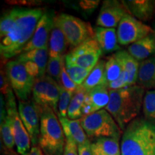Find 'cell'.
Masks as SVG:
<instances>
[{"instance_id": "24", "label": "cell", "mask_w": 155, "mask_h": 155, "mask_svg": "<svg viewBox=\"0 0 155 155\" xmlns=\"http://www.w3.org/2000/svg\"><path fill=\"white\" fill-rule=\"evenodd\" d=\"M105 65L106 61L104 60L98 61L84 82L81 85V88L88 93L96 87L102 86L108 87L105 78Z\"/></svg>"}, {"instance_id": "40", "label": "cell", "mask_w": 155, "mask_h": 155, "mask_svg": "<svg viewBox=\"0 0 155 155\" xmlns=\"http://www.w3.org/2000/svg\"><path fill=\"white\" fill-rule=\"evenodd\" d=\"M12 155H19V154H16L15 153V154H13ZM25 155H45V154L40 147L34 146L31 148L30 152H29L28 154H26Z\"/></svg>"}, {"instance_id": "32", "label": "cell", "mask_w": 155, "mask_h": 155, "mask_svg": "<svg viewBox=\"0 0 155 155\" xmlns=\"http://www.w3.org/2000/svg\"><path fill=\"white\" fill-rule=\"evenodd\" d=\"M73 95H74V93L69 91L61 85H60V98L59 102H58V113L57 115L67 117L68 109Z\"/></svg>"}, {"instance_id": "29", "label": "cell", "mask_w": 155, "mask_h": 155, "mask_svg": "<svg viewBox=\"0 0 155 155\" xmlns=\"http://www.w3.org/2000/svg\"><path fill=\"white\" fill-rule=\"evenodd\" d=\"M65 61V55L62 57L50 58L48 60L46 73L48 76L54 79L58 84L61 83V75L62 66Z\"/></svg>"}, {"instance_id": "19", "label": "cell", "mask_w": 155, "mask_h": 155, "mask_svg": "<svg viewBox=\"0 0 155 155\" xmlns=\"http://www.w3.org/2000/svg\"><path fill=\"white\" fill-rule=\"evenodd\" d=\"M127 51L139 62L152 57L155 55V32L130 45Z\"/></svg>"}, {"instance_id": "27", "label": "cell", "mask_w": 155, "mask_h": 155, "mask_svg": "<svg viewBox=\"0 0 155 155\" xmlns=\"http://www.w3.org/2000/svg\"><path fill=\"white\" fill-rule=\"evenodd\" d=\"M1 136L5 150L8 154H15L14 147L15 145L14 136H13L12 126L10 118L7 115L1 119Z\"/></svg>"}, {"instance_id": "5", "label": "cell", "mask_w": 155, "mask_h": 155, "mask_svg": "<svg viewBox=\"0 0 155 155\" xmlns=\"http://www.w3.org/2000/svg\"><path fill=\"white\" fill-rule=\"evenodd\" d=\"M81 123L90 138L108 137L119 139L121 136V129L106 109L83 116L81 119Z\"/></svg>"}, {"instance_id": "31", "label": "cell", "mask_w": 155, "mask_h": 155, "mask_svg": "<svg viewBox=\"0 0 155 155\" xmlns=\"http://www.w3.org/2000/svg\"><path fill=\"white\" fill-rule=\"evenodd\" d=\"M66 71L68 73L69 76L72 79L78 86H80L82 83L84 82L86 78L88 77L89 73L93 69H86L83 68L75 66V65H67L65 64Z\"/></svg>"}, {"instance_id": "22", "label": "cell", "mask_w": 155, "mask_h": 155, "mask_svg": "<svg viewBox=\"0 0 155 155\" xmlns=\"http://www.w3.org/2000/svg\"><path fill=\"white\" fill-rule=\"evenodd\" d=\"M16 60L21 63H25L27 61L33 62L38 65L41 77H43L45 75L48 60H49L48 45L45 48H40V49H35L26 52V53H21L20 55H18Z\"/></svg>"}, {"instance_id": "34", "label": "cell", "mask_w": 155, "mask_h": 155, "mask_svg": "<svg viewBox=\"0 0 155 155\" xmlns=\"http://www.w3.org/2000/svg\"><path fill=\"white\" fill-rule=\"evenodd\" d=\"M128 86V77L127 73L124 71L121 73L120 77L116 79L115 81L110 83L108 86L109 90H118Z\"/></svg>"}, {"instance_id": "25", "label": "cell", "mask_w": 155, "mask_h": 155, "mask_svg": "<svg viewBox=\"0 0 155 155\" xmlns=\"http://www.w3.org/2000/svg\"><path fill=\"white\" fill-rule=\"evenodd\" d=\"M68 41L61 30L54 25L50 33L48 49L50 58H58L65 55Z\"/></svg>"}, {"instance_id": "38", "label": "cell", "mask_w": 155, "mask_h": 155, "mask_svg": "<svg viewBox=\"0 0 155 155\" xmlns=\"http://www.w3.org/2000/svg\"><path fill=\"white\" fill-rule=\"evenodd\" d=\"M100 1L98 0H83L79 2L81 8L85 11H91L96 9L99 5Z\"/></svg>"}, {"instance_id": "2", "label": "cell", "mask_w": 155, "mask_h": 155, "mask_svg": "<svg viewBox=\"0 0 155 155\" xmlns=\"http://www.w3.org/2000/svg\"><path fill=\"white\" fill-rule=\"evenodd\" d=\"M110 101L106 110L115 119L121 130L134 120L143 107L144 89L139 85L118 90H109Z\"/></svg>"}, {"instance_id": "30", "label": "cell", "mask_w": 155, "mask_h": 155, "mask_svg": "<svg viewBox=\"0 0 155 155\" xmlns=\"http://www.w3.org/2000/svg\"><path fill=\"white\" fill-rule=\"evenodd\" d=\"M142 108L145 118L155 121V89L145 93Z\"/></svg>"}, {"instance_id": "39", "label": "cell", "mask_w": 155, "mask_h": 155, "mask_svg": "<svg viewBox=\"0 0 155 155\" xmlns=\"http://www.w3.org/2000/svg\"><path fill=\"white\" fill-rule=\"evenodd\" d=\"M91 143L90 141H87L86 144L79 145L78 147V154L79 155H93L91 152Z\"/></svg>"}, {"instance_id": "23", "label": "cell", "mask_w": 155, "mask_h": 155, "mask_svg": "<svg viewBox=\"0 0 155 155\" xmlns=\"http://www.w3.org/2000/svg\"><path fill=\"white\" fill-rule=\"evenodd\" d=\"M93 155H121L119 139L115 138L96 139L91 144Z\"/></svg>"}, {"instance_id": "13", "label": "cell", "mask_w": 155, "mask_h": 155, "mask_svg": "<svg viewBox=\"0 0 155 155\" xmlns=\"http://www.w3.org/2000/svg\"><path fill=\"white\" fill-rule=\"evenodd\" d=\"M129 12L124 5L116 0L104 1L96 20L98 27L105 28H115L122 19Z\"/></svg>"}, {"instance_id": "7", "label": "cell", "mask_w": 155, "mask_h": 155, "mask_svg": "<svg viewBox=\"0 0 155 155\" xmlns=\"http://www.w3.org/2000/svg\"><path fill=\"white\" fill-rule=\"evenodd\" d=\"M5 71L12 88L19 101H28L32 94L35 78L28 72L24 63L17 60L7 62Z\"/></svg>"}, {"instance_id": "14", "label": "cell", "mask_w": 155, "mask_h": 155, "mask_svg": "<svg viewBox=\"0 0 155 155\" xmlns=\"http://www.w3.org/2000/svg\"><path fill=\"white\" fill-rule=\"evenodd\" d=\"M55 15L52 12H45L37 25L33 35L23 48L22 53L35 49H40L48 45L50 33L55 25Z\"/></svg>"}, {"instance_id": "15", "label": "cell", "mask_w": 155, "mask_h": 155, "mask_svg": "<svg viewBox=\"0 0 155 155\" xmlns=\"http://www.w3.org/2000/svg\"><path fill=\"white\" fill-rule=\"evenodd\" d=\"M110 101L109 89L106 86L96 87L87 93L82 108L83 117L95 113L108 106Z\"/></svg>"}, {"instance_id": "21", "label": "cell", "mask_w": 155, "mask_h": 155, "mask_svg": "<svg viewBox=\"0 0 155 155\" xmlns=\"http://www.w3.org/2000/svg\"><path fill=\"white\" fill-rule=\"evenodd\" d=\"M121 63L124 71L128 77V86L137 85L140 63L128 53L127 50H119L114 53Z\"/></svg>"}, {"instance_id": "37", "label": "cell", "mask_w": 155, "mask_h": 155, "mask_svg": "<svg viewBox=\"0 0 155 155\" xmlns=\"http://www.w3.org/2000/svg\"><path fill=\"white\" fill-rule=\"evenodd\" d=\"M25 64V68H26L28 72L30 73V75H32V76L35 78H38L41 77L40 75V71L38 65L35 64L33 62L31 61H27L25 63H22Z\"/></svg>"}, {"instance_id": "16", "label": "cell", "mask_w": 155, "mask_h": 155, "mask_svg": "<svg viewBox=\"0 0 155 155\" xmlns=\"http://www.w3.org/2000/svg\"><path fill=\"white\" fill-rule=\"evenodd\" d=\"M94 39L98 42L102 53H109L120 50L117 31L115 28H105L96 26L94 28Z\"/></svg>"}, {"instance_id": "6", "label": "cell", "mask_w": 155, "mask_h": 155, "mask_svg": "<svg viewBox=\"0 0 155 155\" xmlns=\"http://www.w3.org/2000/svg\"><path fill=\"white\" fill-rule=\"evenodd\" d=\"M54 23L63 32L71 47L75 48L88 39L94 38V30L90 23L78 17L61 13L55 15Z\"/></svg>"}, {"instance_id": "18", "label": "cell", "mask_w": 155, "mask_h": 155, "mask_svg": "<svg viewBox=\"0 0 155 155\" xmlns=\"http://www.w3.org/2000/svg\"><path fill=\"white\" fill-rule=\"evenodd\" d=\"M132 15L141 22H147L152 19L155 14V1L152 0H128L122 1Z\"/></svg>"}, {"instance_id": "8", "label": "cell", "mask_w": 155, "mask_h": 155, "mask_svg": "<svg viewBox=\"0 0 155 155\" xmlns=\"http://www.w3.org/2000/svg\"><path fill=\"white\" fill-rule=\"evenodd\" d=\"M5 96L7 113L12 121L13 136H14L17 154L19 155H25L31 150L30 134L19 116L18 106L16 105L13 90L10 91Z\"/></svg>"}, {"instance_id": "26", "label": "cell", "mask_w": 155, "mask_h": 155, "mask_svg": "<svg viewBox=\"0 0 155 155\" xmlns=\"http://www.w3.org/2000/svg\"><path fill=\"white\" fill-rule=\"evenodd\" d=\"M87 93L80 86L78 87L73 95L68 109V117L70 119L77 120L83 117L82 108Z\"/></svg>"}, {"instance_id": "9", "label": "cell", "mask_w": 155, "mask_h": 155, "mask_svg": "<svg viewBox=\"0 0 155 155\" xmlns=\"http://www.w3.org/2000/svg\"><path fill=\"white\" fill-rule=\"evenodd\" d=\"M60 85L45 75L37 78L32 89V101L39 108L50 107L56 114L58 113Z\"/></svg>"}, {"instance_id": "12", "label": "cell", "mask_w": 155, "mask_h": 155, "mask_svg": "<svg viewBox=\"0 0 155 155\" xmlns=\"http://www.w3.org/2000/svg\"><path fill=\"white\" fill-rule=\"evenodd\" d=\"M19 114L30 134L31 143L37 146L40 133V114L38 106L33 101H19Z\"/></svg>"}, {"instance_id": "1", "label": "cell", "mask_w": 155, "mask_h": 155, "mask_svg": "<svg viewBox=\"0 0 155 155\" xmlns=\"http://www.w3.org/2000/svg\"><path fill=\"white\" fill-rule=\"evenodd\" d=\"M44 12L41 8L17 7L4 13L0 21L2 58L10 59L22 53Z\"/></svg>"}, {"instance_id": "28", "label": "cell", "mask_w": 155, "mask_h": 155, "mask_svg": "<svg viewBox=\"0 0 155 155\" xmlns=\"http://www.w3.org/2000/svg\"><path fill=\"white\" fill-rule=\"evenodd\" d=\"M123 72L124 70L121 64L116 55L113 54L108 57L105 65V78L107 86L119 78Z\"/></svg>"}, {"instance_id": "10", "label": "cell", "mask_w": 155, "mask_h": 155, "mask_svg": "<svg viewBox=\"0 0 155 155\" xmlns=\"http://www.w3.org/2000/svg\"><path fill=\"white\" fill-rule=\"evenodd\" d=\"M102 50L94 38L88 39L65 55V64L93 69L99 61Z\"/></svg>"}, {"instance_id": "4", "label": "cell", "mask_w": 155, "mask_h": 155, "mask_svg": "<svg viewBox=\"0 0 155 155\" xmlns=\"http://www.w3.org/2000/svg\"><path fill=\"white\" fill-rule=\"evenodd\" d=\"M39 109L40 114L39 147L45 155H63L66 139L57 114L50 107L39 108Z\"/></svg>"}, {"instance_id": "3", "label": "cell", "mask_w": 155, "mask_h": 155, "mask_svg": "<svg viewBox=\"0 0 155 155\" xmlns=\"http://www.w3.org/2000/svg\"><path fill=\"white\" fill-rule=\"evenodd\" d=\"M121 155H155V121L136 118L126 127L121 141Z\"/></svg>"}, {"instance_id": "17", "label": "cell", "mask_w": 155, "mask_h": 155, "mask_svg": "<svg viewBox=\"0 0 155 155\" xmlns=\"http://www.w3.org/2000/svg\"><path fill=\"white\" fill-rule=\"evenodd\" d=\"M63 128L65 139L75 141L78 146L86 144L88 141V136L85 132L81 123V119L72 120L68 117L57 115Z\"/></svg>"}, {"instance_id": "20", "label": "cell", "mask_w": 155, "mask_h": 155, "mask_svg": "<svg viewBox=\"0 0 155 155\" xmlns=\"http://www.w3.org/2000/svg\"><path fill=\"white\" fill-rule=\"evenodd\" d=\"M137 85L144 89H155V55L140 62Z\"/></svg>"}, {"instance_id": "33", "label": "cell", "mask_w": 155, "mask_h": 155, "mask_svg": "<svg viewBox=\"0 0 155 155\" xmlns=\"http://www.w3.org/2000/svg\"><path fill=\"white\" fill-rule=\"evenodd\" d=\"M62 86L64 87L65 89H67L69 91L75 93L77 90L78 86L75 83L72 81L71 77L69 76L68 73L66 71V67H65V61L64 62L62 66L61 70V83Z\"/></svg>"}, {"instance_id": "11", "label": "cell", "mask_w": 155, "mask_h": 155, "mask_svg": "<svg viewBox=\"0 0 155 155\" xmlns=\"http://www.w3.org/2000/svg\"><path fill=\"white\" fill-rule=\"evenodd\" d=\"M155 32L152 28L129 14L118 25L117 36L120 45H128Z\"/></svg>"}, {"instance_id": "36", "label": "cell", "mask_w": 155, "mask_h": 155, "mask_svg": "<svg viewBox=\"0 0 155 155\" xmlns=\"http://www.w3.org/2000/svg\"><path fill=\"white\" fill-rule=\"evenodd\" d=\"M63 155H79L78 147L75 141L69 139H66Z\"/></svg>"}, {"instance_id": "35", "label": "cell", "mask_w": 155, "mask_h": 155, "mask_svg": "<svg viewBox=\"0 0 155 155\" xmlns=\"http://www.w3.org/2000/svg\"><path fill=\"white\" fill-rule=\"evenodd\" d=\"M1 84H0V89H1L2 94L5 96L10 91L12 90V88L10 83H9V78L7 77L6 71H2L1 70Z\"/></svg>"}]
</instances>
